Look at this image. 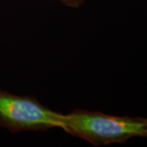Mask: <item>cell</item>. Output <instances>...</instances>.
<instances>
[{
  "instance_id": "obj_1",
  "label": "cell",
  "mask_w": 147,
  "mask_h": 147,
  "mask_svg": "<svg viewBox=\"0 0 147 147\" xmlns=\"http://www.w3.org/2000/svg\"><path fill=\"white\" fill-rule=\"evenodd\" d=\"M61 128L92 145L108 146L125 143L134 137H147V118L74 110L63 114Z\"/></svg>"
},
{
  "instance_id": "obj_2",
  "label": "cell",
  "mask_w": 147,
  "mask_h": 147,
  "mask_svg": "<svg viewBox=\"0 0 147 147\" xmlns=\"http://www.w3.org/2000/svg\"><path fill=\"white\" fill-rule=\"evenodd\" d=\"M62 116L63 114L41 104L36 97L0 89V127L11 132L61 128Z\"/></svg>"
},
{
  "instance_id": "obj_3",
  "label": "cell",
  "mask_w": 147,
  "mask_h": 147,
  "mask_svg": "<svg viewBox=\"0 0 147 147\" xmlns=\"http://www.w3.org/2000/svg\"><path fill=\"white\" fill-rule=\"evenodd\" d=\"M67 7L73 8H79L83 4V0H58Z\"/></svg>"
}]
</instances>
